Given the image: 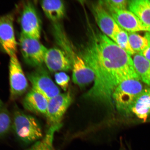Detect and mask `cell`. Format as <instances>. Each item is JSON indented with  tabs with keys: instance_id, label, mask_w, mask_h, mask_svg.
I'll list each match as a JSON object with an SVG mask.
<instances>
[{
	"instance_id": "obj_1",
	"label": "cell",
	"mask_w": 150,
	"mask_h": 150,
	"mask_svg": "<svg viewBox=\"0 0 150 150\" xmlns=\"http://www.w3.org/2000/svg\"><path fill=\"white\" fill-rule=\"evenodd\" d=\"M81 57L95 76L93 87L84 95L88 100L112 108V94L120 83L128 80H140L130 55L104 33L92 35Z\"/></svg>"
},
{
	"instance_id": "obj_2",
	"label": "cell",
	"mask_w": 150,
	"mask_h": 150,
	"mask_svg": "<svg viewBox=\"0 0 150 150\" xmlns=\"http://www.w3.org/2000/svg\"><path fill=\"white\" fill-rule=\"evenodd\" d=\"M144 88L139 80H127L120 83L112 95L113 104L117 111L122 115L130 116L131 106Z\"/></svg>"
},
{
	"instance_id": "obj_3",
	"label": "cell",
	"mask_w": 150,
	"mask_h": 150,
	"mask_svg": "<svg viewBox=\"0 0 150 150\" xmlns=\"http://www.w3.org/2000/svg\"><path fill=\"white\" fill-rule=\"evenodd\" d=\"M12 127L18 139L26 144L36 142L43 136L38 121L33 116L18 110L14 114Z\"/></svg>"
},
{
	"instance_id": "obj_4",
	"label": "cell",
	"mask_w": 150,
	"mask_h": 150,
	"mask_svg": "<svg viewBox=\"0 0 150 150\" xmlns=\"http://www.w3.org/2000/svg\"><path fill=\"white\" fill-rule=\"evenodd\" d=\"M20 45L21 51L26 63L36 68L42 66L47 49L39 42V39L32 38L21 33Z\"/></svg>"
},
{
	"instance_id": "obj_5",
	"label": "cell",
	"mask_w": 150,
	"mask_h": 150,
	"mask_svg": "<svg viewBox=\"0 0 150 150\" xmlns=\"http://www.w3.org/2000/svg\"><path fill=\"white\" fill-rule=\"evenodd\" d=\"M27 77L32 89L44 96L48 100L60 93L59 88L52 80L47 71L42 66L28 73Z\"/></svg>"
},
{
	"instance_id": "obj_6",
	"label": "cell",
	"mask_w": 150,
	"mask_h": 150,
	"mask_svg": "<svg viewBox=\"0 0 150 150\" xmlns=\"http://www.w3.org/2000/svg\"><path fill=\"white\" fill-rule=\"evenodd\" d=\"M20 23L21 33L39 40L41 36L42 24L36 9L31 2L28 1L24 4L21 14Z\"/></svg>"
},
{
	"instance_id": "obj_7",
	"label": "cell",
	"mask_w": 150,
	"mask_h": 150,
	"mask_svg": "<svg viewBox=\"0 0 150 150\" xmlns=\"http://www.w3.org/2000/svg\"><path fill=\"white\" fill-rule=\"evenodd\" d=\"M12 15L0 16V46L10 57L16 55L17 50Z\"/></svg>"
},
{
	"instance_id": "obj_8",
	"label": "cell",
	"mask_w": 150,
	"mask_h": 150,
	"mask_svg": "<svg viewBox=\"0 0 150 150\" xmlns=\"http://www.w3.org/2000/svg\"><path fill=\"white\" fill-rule=\"evenodd\" d=\"M9 70L11 97L15 99L25 93L28 83L16 55L10 57Z\"/></svg>"
},
{
	"instance_id": "obj_9",
	"label": "cell",
	"mask_w": 150,
	"mask_h": 150,
	"mask_svg": "<svg viewBox=\"0 0 150 150\" xmlns=\"http://www.w3.org/2000/svg\"><path fill=\"white\" fill-rule=\"evenodd\" d=\"M72 102L69 92L60 93L49 100L45 116L51 126L61 125L62 118Z\"/></svg>"
},
{
	"instance_id": "obj_10",
	"label": "cell",
	"mask_w": 150,
	"mask_h": 150,
	"mask_svg": "<svg viewBox=\"0 0 150 150\" xmlns=\"http://www.w3.org/2000/svg\"><path fill=\"white\" fill-rule=\"evenodd\" d=\"M118 25L121 29L129 32L147 31L150 29L145 25L134 13L126 9L116 10L110 12Z\"/></svg>"
},
{
	"instance_id": "obj_11",
	"label": "cell",
	"mask_w": 150,
	"mask_h": 150,
	"mask_svg": "<svg viewBox=\"0 0 150 150\" xmlns=\"http://www.w3.org/2000/svg\"><path fill=\"white\" fill-rule=\"evenodd\" d=\"M92 12L96 21L103 33L113 41L121 28L100 3L93 6Z\"/></svg>"
},
{
	"instance_id": "obj_12",
	"label": "cell",
	"mask_w": 150,
	"mask_h": 150,
	"mask_svg": "<svg viewBox=\"0 0 150 150\" xmlns=\"http://www.w3.org/2000/svg\"><path fill=\"white\" fill-rule=\"evenodd\" d=\"M44 63L51 72L67 71L72 67V62L67 54L64 50L57 48L47 49Z\"/></svg>"
},
{
	"instance_id": "obj_13",
	"label": "cell",
	"mask_w": 150,
	"mask_h": 150,
	"mask_svg": "<svg viewBox=\"0 0 150 150\" xmlns=\"http://www.w3.org/2000/svg\"><path fill=\"white\" fill-rule=\"evenodd\" d=\"M72 80L75 84L82 87L94 81V72L81 56H72Z\"/></svg>"
},
{
	"instance_id": "obj_14",
	"label": "cell",
	"mask_w": 150,
	"mask_h": 150,
	"mask_svg": "<svg viewBox=\"0 0 150 150\" xmlns=\"http://www.w3.org/2000/svg\"><path fill=\"white\" fill-rule=\"evenodd\" d=\"M145 121L150 117V87L144 88L131 108L130 116Z\"/></svg>"
},
{
	"instance_id": "obj_15",
	"label": "cell",
	"mask_w": 150,
	"mask_h": 150,
	"mask_svg": "<svg viewBox=\"0 0 150 150\" xmlns=\"http://www.w3.org/2000/svg\"><path fill=\"white\" fill-rule=\"evenodd\" d=\"M48 101L44 96L32 89L24 97L23 104L26 110L46 115Z\"/></svg>"
},
{
	"instance_id": "obj_16",
	"label": "cell",
	"mask_w": 150,
	"mask_h": 150,
	"mask_svg": "<svg viewBox=\"0 0 150 150\" xmlns=\"http://www.w3.org/2000/svg\"><path fill=\"white\" fill-rule=\"evenodd\" d=\"M40 4L47 17L54 23H56L64 17L65 11L63 1L44 0L40 1Z\"/></svg>"
},
{
	"instance_id": "obj_17",
	"label": "cell",
	"mask_w": 150,
	"mask_h": 150,
	"mask_svg": "<svg viewBox=\"0 0 150 150\" xmlns=\"http://www.w3.org/2000/svg\"><path fill=\"white\" fill-rule=\"evenodd\" d=\"M128 7L129 11L150 29V0L129 1Z\"/></svg>"
},
{
	"instance_id": "obj_18",
	"label": "cell",
	"mask_w": 150,
	"mask_h": 150,
	"mask_svg": "<svg viewBox=\"0 0 150 150\" xmlns=\"http://www.w3.org/2000/svg\"><path fill=\"white\" fill-rule=\"evenodd\" d=\"M133 60L140 80L150 87V61L139 54L135 55Z\"/></svg>"
},
{
	"instance_id": "obj_19",
	"label": "cell",
	"mask_w": 150,
	"mask_h": 150,
	"mask_svg": "<svg viewBox=\"0 0 150 150\" xmlns=\"http://www.w3.org/2000/svg\"><path fill=\"white\" fill-rule=\"evenodd\" d=\"M61 126V125L51 126L42 140L37 142L27 150H54L52 146L54 135Z\"/></svg>"
},
{
	"instance_id": "obj_20",
	"label": "cell",
	"mask_w": 150,
	"mask_h": 150,
	"mask_svg": "<svg viewBox=\"0 0 150 150\" xmlns=\"http://www.w3.org/2000/svg\"><path fill=\"white\" fill-rule=\"evenodd\" d=\"M128 36L131 47L136 53H141L149 45V40L145 36L142 37L136 33H129Z\"/></svg>"
},
{
	"instance_id": "obj_21",
	"label": "cell",
	"mask_w": 150,
	"mask_h": 150,
	"mask_svg": "<svg viewBox=\"0 0 150 150\" xmlns=\"http://www.w3.org/2000/svg\"><path fill=\"white\" fill-rule=\"evenodd\" d=\"M113 41L129 55H133L136 53L129 42L128 33L121 28L115 35Z\"/></svg>"
},
{
	"instance_id": "obj_22",
	"label": "cell",
	"mask_w": 150,
	"mask_h": 150,
	"mask_svg": "<svg viewBox=\"0 0 150 150\" xmlns=\"http://www.w3.org/2000/svg\"><path fill=\"white\" fill-rule=\"evenodd\" d=\"M129 2V1L127 0H108L99 1V3L110 12L116 10L126 9Z\"/></svg>"
},
{
	"instance_id": "obj_23",
	"label": "cell",
	"mask_w": 150,
	"mask_h": 150,
	"mask_svg": "<svg viewBox=\"0 0 150 150\" xmlns=\"http://www.w3.org/2000/svg\"><path fill=\"white\" fill-rule=\"evenodd\" d=\"M12 120L6 110L0 112V137L8 133L12 127Z\"/></svg>"
},
{
	"instance_id": "obj_24",
	"label": "cell",
	"mask_w": 150,
	"mask_h": 150,
	"mask_svg": "<svg viewBox=\"0 0 150 150\" xmlns=\"http://www.w3.org/2000/svg\"><path fill=\"white\" fill-rule=\"evenodd\" d=\"M54 77L56 83L60 86L64 91H66L70 80L68 75L64 72H61L56 73Z\"/></svg>"
},
{
	"instance_id": "obj_25",
	"label": "cell",
	"mask_w": 150,
	"mask_h": 150,
	"mask_svg": "<svg viewBox=\"0 0 150 150\" xmlns=\"http://www.w3.org/2000/svg\"><path fill=\"white\" fill-rule=\"evenodd\" d=\"M145 36L149 40V45L145 50L139 54L143 56L148 60L150 61V32L146 33Z\"/></svg>"
},
{
	"instance_id": "obj_26",
	"label": "cell",
	"mask_w": 150,
	"mask_h": 150,
	"mask_svg": "<svg viewBox=\"0 0 150 150\" xmlns=\"http://www.w3.org/2000/svg\"><path fill=\"white\" fill-rule=\"evenodd\" d=\"M3 106V103L0 99V108H1Z\"/></svg>"
},
{
	"instance_id": "obj_27",
	"label": "cell",
	"mask_w": 150,
	"mask_h": 150,
	"mask_svg": "<svg viewBox=\"0 0 150 150\" xmlns=\"http://www.w3.org/2000/svg\"><path fill=\"white\" fill-rule=\"evenodd\" d=\"M120 150H126L125 149H124L123 148H122Z\"/></svg>"
}]
</instances>
